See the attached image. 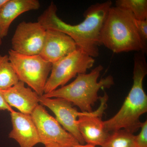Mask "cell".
Listing matches in <instances>:
<instances>
[{
  "label": "cell",
  "mask_w": 147,
  "mask_h": 147,
  "mask_svg": "<svg viewBox=\"0 0 147 147\" xmlns=\"http://www.w3.org/2000/svg\"><path fill=\"white\" fill-rule=\"evenodd\" d=\"M112 1H107L92 5L84 12V21L71 25L62 21L57 14V6L52 2L39 16L38 21L46 30L63 33L74 40L77 47L93 58L99 55L101 45L100 33Z\"/></svg>",
  "instance_id": "cell-1"
},
{
  "label": "cell",
  "mask_w": 147,
  "mask_h": 147,
  "mask_svg": "<svg viewBox=\"0 0 147 147\" xmlns=\"http://www.w3.org/2000/svg\"><path fill=\"white\" fill-rule=\"evenodd\" d=\"M145 54L142 52L135 53L133 83L130 91L117 113L103 121L104 128L109 133L124 129L134 134L141 127L140 117L147 111V96L143 88V81L147 74Z\"/></svg>",
  "instance_id": "cell-2"
},
{
  "label": "cell",
  "mask_w": 147,
  "mask_h": 147,
  "mask_svg": "<svg viewBox=\"0 0 147 147\" xmlns=\"http://www.w3.org/2000/svg\"><path fill=\"white\" fill-rule=\"evenodd\" d=\"M100 42L117 54L147 52V43L139 34L134 16L128 11L116 6L109 9L100 33Z\"/></svg>",
  "instance_id": "cell-3"
},
{
  "label": "cell",
  "mask_w": 147,
  "mask_h": 147,
  "mask_svg": "<svg viewBox=\"0 0 147 147\" xmlns=\"http://www.w3.org/2000/svg\"><path fill=\"white\" fill-rule=\"evenodd\" d=\"M103 67L99 65L90 73L81 74L68 85L61 87L42 96L49 98H61L77 106L82 112H91L92 106L100 96L98 93L100 89L109 88L114 84L113 76L109 75L98 82Z\"/></svg>",
  "instance_id": "cell-4"
},
{
  "label": "cell",
  "mask_w": 147,
  "mask_h": 147,
  "mask_svg": "<svg viewBox=\"0 0 147 147\" xmlns=\"http://www.w3.org/2000/svg\"><path fill=\"white\" fill-rule=\"evenodd\" d=\"M9 58L19 81L27 84L40 96L44 94L52 64L40 55H26L11 50Z\"/></svg>",
  "instance_id": "cell-5"
},
{
  "label": "cell",
  "mask_w": 147,
  "mask_h": 147,
  "mask_svg": "<svg viewBox=\"0 0 147 147\" xmlns=\"http://www.w3.org/2000/svg\"><path fill=\"white\" fill-rule=\"evenodd\" d=\"M94 62V58L77 47L72 53L52 64L44 94L57 89L58 87L65 86L79 74L86 73Z\"/></svg>",
  "instance_id": "cell-6"
},
{
  "label": "cell",
  "mask_w": 147,
  "mask_h": 147,
  "mask_svg": "<svg viewBox=\"0 0 147 147\" xmlns=\"http://www.w3.org/2000/svg\"><path fill=\"white\" fill-rule=\"evenodd\" d=\"M31 116L36 127L40 143L45 145L56 144L61 147H71L80 144L42 105H38Z\"/></svg>",
  "instance_id": "cell-7"
},
{
  "label": "cell",
  "mask_w": 147,
  "mask_h": 147,
  "mask_svg": "<svg viewBox=\"0 0 147 147\" xmlns=\"http://www.w3.org/2000/svg\"><path fill=\"white\" fill-rule=\"evenodd\" d=\"M46 30L38 21L18 24L11 39V50L26 55H40Z\"/></svg>",
  "instance_id": "cell-8"
},
{
  "label": "cell",
  "mask_w": 147,
  "mask_h": 147,
  "mask_svg": "<svg viewBox=\"0 0 147 147\" xmlns=\"http://www.w3.org/2000/svg\"><path fill=\"white\" fill-rule=\"evenodd\" d=\"M108 99L105 93L100 97V104L97 110L91 112H84L78 117L77 126L84 142L88 144L102 146L108 139L110 133L105 130L101 117L106 108Z\"/></svg>",
  "instance_id": "cell-9"
},
{
  "label": "cell",
  "mask_w": 147,
  "mask_h": 147,
  "mask_svg": "<svg viewBox=\"0 0 147 147\" xmlns=\"http://www.w3.org/2000/svg\"><path fill=\"white\" fill-rule=\"evenodd\" d=\"M39 103L50 109L56 116V119L65 129L78 141L80 144H85L77 126L78 117L84 112H79L72 103L61 98H49L40 96Z\"/></svg>",
  "instance_id": "cell-10"
},
{
  "label": "cell",
  "mask_w": 147,
  "mask_h": 147,
  "mask_svg": "<svg viewBox=\"0 0 147 147\" xmlns=\"http://www.w3.org/2000/svg\"><path fill=\"white\" fill-rule=\"evenodd\" d=\"M77 48V45L70 37L53 30H46L45 41L40 55L44 59L55 63Z\"/></svg>",
  "instance_id": "cell-11"
},
{
  "label": "cell",
  "mask_w": 147,
  "mask_h": 147,
  "mask_svg": "<svg viewBox=\"0 0 147 147\" xmlns=\"http://www.w3.org/2000/svg\"><path fill=\"white\" fill-rule=\"evenodd\" d=\"M12 129L9 137L18 142L20 147H33L40 143L36 127L31 115L16 111L10 112Z\"/></svg>",
  "instance_id": "cell-12"
},
{
  "label": "cell",
  "mask_w": 147,
  "mask_h": 147,
  "mask_svg": "<svg viewBox=\"0 0 147 147\" xmlns=\"http://www.w3.org/2000/svg\"><path fill=\"white\" fill-rule=\"evenodd\" d=\"M4 98L10 107L18 109L20 113L31 115L39 105V97L36 92L19 81L8 89L3 91Z\"/></svg>",
  "instance_id": "cell-13"
},
{
  "label": "cell",
  "mask_w": 147,
  "mask_h": 147,
  "mask_svg": "<svg viewBox=\"0 0 147 147\" xmlns=\"http://www.w3.org/2000/svg\"><path fill=\"white\" fill-rule=\"evenodd\" d=\"M38 0H8L0 9V36L2 39L8 35L13 21L26 12L39 9Z\"/></svg>",
  "instance_id": "cell-14"
},
{
  "label": "cell",
  "mask_w": 147,
  "mask_h": 147,
  "mask_svg": "<svg viewBox=\"0 0 147 147\" xmlns=\"http://www.w3.org/2000/svg\"><path fill=\"white\" fill-rule=\"evenodd\" d=\"M19 81L8 55L0 54V90L8 89Z\"/></svg>",
  "instance_id": "cell-15"
},
{
  "label": "cell",
  "mask_w": 147,
  "mask_h": 147,
  "mask_svg": "<svg viewBox=\"0 0 147 147\" xmlns=\"http://www.w3.org/2000/svg\"><path fill=\"white\" fill-rule=\"evenodd\" d=\"M115 5L129 11L137 20H147V0H117Z\"/></svg>",
  "instance_id": "cell-16"
},
{
  "label": "cell",
  "mask_w": 147,
  "mask_h": 147,
  "mask_svg": "<svg viewBox=\"0 0 147 147\" xmlns=\"http://www.w3.org/2000/svg\"><path fill=\"white\" fill-rule=\"evenodd\" d=\"M135 135L124 129L110 133L102 147H136Z\"/></svg>",
  "instance_id": "cell-17"
},
{
  "label": "cell",
  "mask_w": 147,
  "mask_h": 147,
  "mask_svg": "<svg viewBox=\"0 0 147 147\" xmlns=\"http://www.w3.org/2000/svg\"><path fill=\"white\" fill-rule=\"evenodd\" d=\"M140 133L135 136V144L136 147H147V121L142 123Z\"/></svg>",
  "instance_id": "cell-18"
},
{
  "label": "cell",
  "mask_w": 147,
  "mask_h": 147,
  "mask_svg": "<svg viewBox=\"0 0 147 147\" xmlns=\"http://www.w3.org/2000/svg\"><path fill=\"white\" fill-rule=\"evenodd\" d=\"M135 24L140 36L143 40L147 42V20H138L135 19Z\"/></svg>",
  "instance_id": "cell-19"
},
{
  "label": "cell",
  "mask_w": 147,
  "mask_h": 147,
  "mask_svg": "<svg viewBox=\"0 0 147 147\" xmlns=\"http://www.w3.org/2000/svg\"><path fill=\"white\" fill-rule=\"evenodd\" d=\"M0 110H7L11 112L13 110L11 107L7 103L3 94V91L0 90Z\"/></svg>",
  "instance_id": "cell-20"
},
{
  "label": "cell",
  "mask_w": 147,
  "mask_h": 147,
  "mask_svg": "<svg viewBox=\"0 0 147 147\" xmlns=\"http://www.w3.org/2000/svg\"><path fill=\"white\" fill-rule=\"evenodd\" d=\"M71 147H96V146H92V145L88 144H87L86 145L79 144L76 145V146H74Z\"/></svg>",
  "instance_id": "cell-21"
},
{
  "label": "cell",
  "mask_w": 147,
  "mask_h": 147,
  "mask_svg": "<svg viewBox=\"0 0 147 147\" xmlns=\"http://www.w3.org/2000/svg\"><path fill=\"white\" fill-rule=\"evenodd\" d=\"M45 147H61L59 145L56 144H49L45 145Z\"/></svg>",
  "instance_id": "cell-22"
},
{
  "label": "cell",
  "mask_w": 147,
  "mask_h": 147,
  "mask_svg": "<svg viewBox=\"0 0 147 147\" xmlns=\"http://www.w3.org/2000/svg\"><path fill=\"white\" fill-rule=\"evenodd\" d=\"M8 0H0V9L7 2Z\"/></svg>",
  "instance_id": "cell-23"
},
{
  "label": "cell",
  "mask_w": 147,
  "mask_h": 147,
  "mask_svg": "<svg viewBox=\"0 0 147 147\" xmlns=\"http://www.w3.org/2000/svg\"><path fill=\"white\" fill-rule=\"evenodd\" d=\"M2 38H1L0 36V46H1V45H2Z\"/></svg>",
  "instance_id": "cell-24"
}]
</instances>
